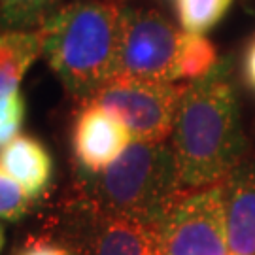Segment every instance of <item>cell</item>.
Instances as JSON below:
<instances>
[{
  "label": "cell",
  "instance_id": "16",
  "mask_svg": "<svg viewBox=\"0 0 255 255\" xmlns=\"http://www.w3.org/2000/svg\"><path fill=\"white\" fill-rule=\"evenodd\" d=\"M32 206V199L21 189L11 176L0 164V219L17 221L19 218L27 216Z\"/></svg>",
  "mask_w": 255,
  "mask_h": 255
},
{
  "label": "cell",
  "instance_id": "11",
  "mask_svg": "<svg viewBox=\"0 0 255 255\" xmlns=\"http://www.w3.org/2000/svg\"><path fill=\"white\" fill-rule=\"evenodd\" d=\"M40 28H0V97L19 89L28 68L42 57Z\"/></svg>",
  "mask_w": 255,
  "mask_h": 255
},
{
  "label": "cell",
  "instance_id": "19",
  "mask_svg": "<svg viewBox=\"0 0 255 255\" xmlns=\"http://www.w3.org/2000/svg\"><path fill=\"white\" fill-rule=\"evenodd\" d=\"M4 240H6V235H4V227L0 223V254H2V248H4Z\"/></svg>",
  "mask_w": 255,
  "mask_h": 255
},
{
  "label": "cell",
  "instance_id": "10",
  "mask_svg": "<svg viewBox=\"0 0 255 255\" xmlns=\"http://www.w3.org/2000/svg\"><path fill=\"white\" fill-rule=\"evenodd\" d=\"M0 164L30 199L46 191L53 178V159L47 147L28 134H19L0 149Z\"/></svg>",
  "mask_w": 255,
  "mask_h": 255
},
{
  "label": "cell",
  "instance_id": "5",
  "mask_svg": "<svg viewBox=\"0 0 255 255\" xmlns=\"http://www.w3.org/2000/svg\"><path fill=\"white\" fill-rule=\"evenodd\" d=\"M183 87L170 82L116 76L83 102L118 118L134 140L164 142L172 134Z\"/></svg>",
  "mask_w": 255,
  "mask_h": 255
},
{
  "label": "cell",
  "instance_id": "15",
  "mask_svg": "<svg viewBox=\"0 0 255 255\" xmlns=\"http://www.w3.org/2000/svg\"><path fill=\"white\" fill-rule=\"evenodd\" d=\"M25 99L19 89L0 97V149L19 136L25 121Z\"/></svg>",
  "mask_w": 255,
  "mask_h": 255
},
{
  "label": "cell",
  "instance_id": "12",
  "mask_svg": "<svg viewBox=\"0 0 255 255\" xmlns=\"http://www.w3.org/2000/svg\"><path fill=\"white\" fill-rule=\"evenodd\" d=\"M218 66V49L214 42L204 34L183 32L178 64H176V78L182 80H199Z\"/></svg>",
  "mask_w": 255,
  "mask_h": 255
},
{
  "label": "cell",
  "instance_id": "2",
  "mask_svg": "<svg viewBox=\"0 0 255 255\" xmlns=\"http://www.w3.org/2000/svg\"><path fill=\"white\" fill-rule=\"evenodd\" d=\"M123 11L119 0H74L61 4L40 27L42 57L82 102L116 76Z\"/></svg>",
  "mask_w": 255,
  "mask_h": 255
},
{
  "label": "cell",
  "instance_id": "14",
  "mask_svg": "<svg viewBox=\"0 0 255 255\" xmlns=\"http://www.w3.org/2000/svg\"><path fill=\"white\" fill-rule=\"evenodd\" d=\"M63 0H0V28H40Z\"/></svg>",
  "mask_w": 255,
  "mask_h": 255
},
{
  "label": "cell",
  "instance_id": "3",
  "mask_svg": "<svg viewBox=\"0 0 255 255\" xmlns=\"http://www.w3.org/2000/svg\"><path fill=\"white\" fill-rule=\"evenodd\" d=\"M183 191L172 147L134 140L102 172L89 174L78 197L104 212L157 227Z\"/></svg>",
  "mask_w": 255,
  "mask_h": 255
},
{
  "label": "cell",
  "instance_id": "18",
  "mask_svg": "<svg viewBox=\"0 0 255 255\" xmlns=\"http://www.w3.org/2000/svg\"><path fill=\"white\" fill-rule=\"evenodd\" d=\"M244 78L248 85L255 91V36L248 44L246 53H244Z\"/></svg>",
  "mask_w": 255,
  "mask_h": 255
},
{
  "label": "cell",
  "instance_id": "9",
  "mask_svg": "<svg viewBox=\"0 0 255 255\" xmlns=\"http://www.w3.org/2000/svg\"><path fill=\"white\" fill-rule=\"evenodd\" d=\"M223 185L229 255H255V163L240 164Z\"/></svg>",
  "mask_w": 255,
  "mask_h": 255
},
{
  "label": "cell",
  "instance_id": "1",
  "mask_svg": "<svg viewBox=\"0 0 255 255\" xmlns=\"http://www.w3.org/2000/svg\"><path fill=\"white\" fill-rule=\"evenodd\" d=\"M170 147L185 191L223 183L240 166L246 136L227 64L183 87Z\"/></svg>",
  "mask_w": 255,
  "mask_h": 255
},
{
  "label": "cell",
  "instance_id": "8",
  "mask_svg": "<svg viewBox=\"0 0 255 255\" xmlns=\"http://www.w3.org/2000/svg\"><path fill=\"white\" fill-rule=\"evenodd\" d=\"M132 134L118 118L95 104L83 102L74 119L72 151L85 174H99L132 144Z\"/></svg>",
  "mask_w": 255,
  "mask_h": 255
},
{
  "label": "cell",
  "instance_id": "17",
  "mask_svg": "<svg viewBox=\"0 0 255 255\" xmlns=\"http://www.w3.org/2000/svg\"><path fill=\"white\" fill-rule=\"evenodd\" d=\"M17 255H72L68 248L55 242H46V240H36L23 246L17 252Z\"/></svg>",
  "mask_w": 255,
  "mask_h": 255
},
{
  "label": "cell",
  "instance_id": "4",
  "mask_svg": "<svg viewBox=\"0 0 255 255\" xmlns=\"http://www.w3.org/2000/svg\"><path fill=\"white\" fill-rule=\"evenodd\" d=\"M161 255H229L225 185L183 191L157 223Z\"/></svg>",
  "mask_w": 255,
  "mask_h": 255
},
{
  "label": "cell",
  "instance_id": "7",
  "mask_svg": "<svg viewBox=\"0 0 255 255\" xmlns=\"http://www.w3.org/2000/svg\"><path fill=\"white\" fill-rule=\"evenodd\" d=\"M63 242L72 255H161L155 225L104 212L80 197L64 218Z\"/></svg>",
  "mask_w": 255,
  "mask_h": 255
},
{
  "label": "cell",
  "instance_id": "13",
  "mask_svg": "<svg viewBox=\"0 0 255 255\" xmlns=\"http://www.w3.org/2000/svg\"><path fill=\"white\" fill-rule=\"evenodd\" d=\"M235 0H176V15L183 32L204 34L218 27Z\"/></svg>",
  "mask_w": 255,
  "mask_h": 255
},
{
  "label": "cell",
  "instance_id": "6",
  "mask_svg": "<svg viewBox=\"0 0 255 255\" xmlns=\"http://www.w3.org/2000/svg\"><path fill=\"white\" fill-rule=\"evenodd\" d=\"M182 34L183 30H178L161 11L125 6L116 76L149 82H178L176 64Z\"/></svg>",
  "mask_w": 255,
  "mask_h": 255
}]
</instances>
